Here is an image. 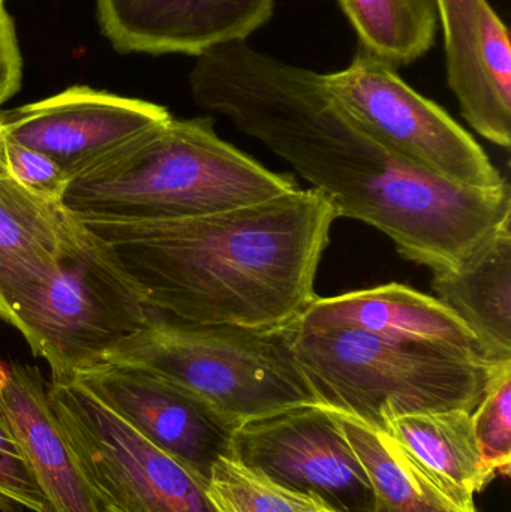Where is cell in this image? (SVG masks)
Wrapping results in <instances>:
<instances>
[{
    "instance_id": "obj_1",
    "label": "cell",
    "mask_w": 511,
    "mask_h": 512,
    "mask_svg": "<svg viewBox=\"0 0 511 512\" xmlns=\"http://www.w3.org/2000/svg\"><path fill=\"white\" fill-rule=\"evenodd\" d=\"M189 86L200 107L290 164L338 218L371 225L432 273L452 270L511 221L510 186L456 188L408 164L345 113L326 74L237 41L197 56Z\"/></svg>"
},
{
    "instance_id": "obj_2",
    "label": "cell",
    "mask_w": 511,
    "mask_h": 512,
    "mask_svg": "<svg viewBox=\"0 0 511 512\" xmlns=\"http://www.w3.org/2000/svg\"><path fill=\"white\" fill-rule=\"evenodd\" d=\"M336 219L320 192L299 188L200 218L80 221L165 318L281 328L318 297L315 277Z\"/></svg>"
},
{
    "instance_id": "obj_3",
    "label": "cell",
    "mask_w": 511,
    "mask_h": 512,
    "mask_svg": "<svg viewBox=\"0 0 511 512\" xmlns=\"http://www.w3.org/2000/svg\"><path fill=\"white\" fill-rule=\"evenodd\" d=\"M221 140L207 117L171 119L116 158L72 180L69 212L80 219L173 221L254 206L297 191Z\"/></svg>"
},
{
    "instance_id": "obj_4",
    "label": "cell",
    "mask_w": 511,
    "mask_h": 512,
    "mask_svg": "<svg viewBox=\"0 0 511 512\" xmlns=\"http://www.w3.org/2000/svg\"><path fill=\"white\" fill-rule=\"evenodd\" d=\"M291 348L321 406L383 433L405 415L453 409L473 414L492 382L511 367L437 343L297 322Z\"/></svg>"
},
{
    "instance_id": "obj_5",
    "label": "cell",
    "mask_w": 511,
    "mask_h": 512,
    "mask_svg": "<svg viewBox=\"0 0 511 512\" xmlns=\"http://www.w3.org/2000/svg\"><path fill=\"white\" fill-rule=\"evenodd\" d=\"M291 327L189 324L161 316L92 363L161 376L242 426L320 405L294 358Z\"/></svg>"
},
{
    "instance_id": "obj_6",
    "label": "cell",
    "mask_w": 511,
    "mask_h": 512,
    "mask_svg": "<svg viewBox=\"0 0 511 512\" xmlns=\"http://www.w3.org/2000/svg\"><path fill=\"white\" fill-rule=\"evenodd\" d=\"M161 316L110 246L84 224L50 273L0 295V318L20 331L51 376L98 360Z\"/></svg>"
},
{
    "instance_id": "obj_7",
    "label": "cell",
    "mask_w": 511,
    "mask_h": 512,
    "mask_svg": "<svg viewBox=\"0 0 511 512\" xmlns=\"http://www.w3.org/2000/svg\"><path fill=\"white\" fill-rule=\"evenodd\" d=\"M47 393L101 512H221L206 481L86 387L51 376Z\"/></svg>"
},
{
    "instance_id": "obj_8",
    "label": "cell",
    "mask_w": 511,
    "mask_h": 512,
    "mask_svg": "<svg viewBox=\"0 0 511 512\" xmlns=\"http://www.w3.org/2000/svg\"><path fill=\"white\" fill-rule=\"evenodd\" d=\"M326 81L345 113L408 164L456 188H509L482 146L440 105L411 89L395 66L359 47L350 65L326 74Z\"/></svg>"
},
{
    "instance_id": "obj_9",
    "label": "cell",
    "mask_w": 511,
    "mask_h": 512,
    "mask_svg": "<svg viewBox=\"0 0 511 512\" xmlns=\"http://www.w3.org/2000/svg\"><path fill=\"white\" fill-rule=\"evenodd\" d=\"M233 457L290 492L333 512H372L374 487L338 415L321 405L300 406L242 424Z\"/></svg>"
},
{
    "instance_id": "obj_10",
    "label": "cell",
    "mask_w": 511,
    "mask_h": 512,
    "mask_svg": "<svg viewBox=\"0 0 511 512\" xmlns=\"http://www.w3.org/2000/svg\"><path fill=\"white\" fill-rule=\"evenodd\" d=\"M173 119L167 108L87 86L0 111V131L75 180Z\"/></svg>"
},
{
    "instance_id": "obj_11",
    "label": "cell",
    "mask_w": 511,
    "mask_h": 512,
    "mask_svg": "<svg viewBox=\"0 0 511 512\" xmlns=\"http://www.w3.org/2000/svg\"><path fill=\"white\" fill-rule=\"evenodd\" d=\"M62 376L86 387L140 435L207 484L215 463L233 457L231 447L239 424L174 382L110 363L87 364Z\"/></svg>"
},
{
    "instance_id": "obj_12",
    "label": "cell",
    "mask_w": 511,
    "mask_h": 512,
    "mask_svg": "<svg viewBox=\"0 0 511 512\" xmlns=\"http://www.w3.org/2000/svg\"><path fill=\"white\" fill-rule=\"evenodd\" d=\"M99 26L120 53L189 54L246 41L275 0H95Z\"/></svg>"
},
{
    "instance_id": "obj_13",
    "label": "cell",
    "mask_w": 511,
    "mask_h": 512,
    "mask_svg": "<svg viewBox=\"0 0 511 512\" xmlns=\"http://www.w3.org/2000/svg\"><path fill=\"white\" fill-rule=\"evenodd\" d=\"M0 415L44 496L45 512H101L51 408L39 369L0 363Z\"/></svg>"
},
{
    "instance_id": "obj_14",
    "label": "cell",
    "mask_w": 511,
    "mask_h": 512,
    "mask_svg": "<svg viewBox=\"0 0 511 512\" xmlns=\"http://www.w3.org/2000/svg\"><path fill=\"white\" fill-rule=\"evenodd\" d=\"M297 324L311 328H351L380 336L420 340L458 349L495 363L473 331L440 300L399 283L315 298ZM507 364V363H506Z\"/></svg>"
},
{
    "instance_id": "obj_15",
    "label": "cell",
    "mask_w": 511,
    "mask_h": 512,
    "mask_svg": "<svg viewBox=\"0 0 511 512\" xmlns=\"http://www.w3.org/2000/svg\"><path fill=\"white\" fill-rule=\"evenodd\" d=\"M432 289L473 331L492 361L511 363V221L452 270L435 271Z\"/></svg>"
},
{
    "instance_id": "obj_16",
    "label": "cell",
    "mask_w": 511,
    "mask_h": 512,
    "mask_svg": "<svg viewBox=\"0 0 511 512\" xmlns=\"http://www.w3.org/2000/svg\"><path fill=\"white\" fill-rule=\"evenodd\" d=\"M81 227L65 204L33 197L0 164V295L50 273Z\"/></svg>"
},
{
    "instance_id": "obj_17",
    "label": "cell",
    "mask_w": 511,
    "mask_h": 512,
    "mask_svg": "<svg viewBox=\"0 0 511 512\" xmlns=\"http://www.w3.org/2000/svg\"><path fill=\"white\" fill-rule=\"evenodd\" d=\"M395 439L459 505L474 508V495L492 480L480 454L470 412H425L390 423Z\"/></svg>"
},
{
    "instance_id": "obj_18",
    "label": "cell",
    "mask_w": 511,
    "mask_h": 512,
    "mask_svg": "<svg viewBox=\"0 0 511 512\" xmlns=\"http://www.w3.org/2000/svg\"><path fill=\"white\" fill-rule=\"evenodd\" d=\"M336 415L371 478L372 512H477L476 507L459 505L395 439L347 415Z\"/></svg>"
},
{
    "instance_id": "obj_19",
    "label": "cell",
    "mask_w": 511,
    "mask_h": 512,
    "mask_svg": "<svg viewBox=\"0 0 511 512\" xmlns=\"http://www.w3.org/2000/svg\"><path fill=\"white\" fill-rule=\"evenodd\" d=\"M488 0H437L447 54V80L462 116L486 140L511 146V119L495 107L480 71L479 23Z\"/></svg>"
},
{
    "instance_id": "obj_20",
    "label": "cell",
    "mask_w": 511,
    "mask_h": 512,
    "mask_svg": "<svg viewBox=\"0 0 511 512\" xmlns=\"http://www.w3.org/2000/svg\"><path fill=\"white\" fill-rule=\"evenodd\" d=\"M359 35V47L389 65L425 56L435 41L437 0H338Z\"/></svg>"
},
{
    "instance_id": "obj_21",
    "label": "cell",
    "mask_w": 511,
    "mask_h": 512,
    "mask_svg": "<svg viewBox=\"0 0 511 512\" xmlns=\"http://www.w3.org/2000/svg\"><path fill=\"white\" fill-rule=\"evenodd\" d=\"M209 492L221 512H318L321 508L315 499L290 492L230 457L213 466Z\"/></svg>"
},
{
    "instance_id": "obj_22",
    "label": "cell",
    "mask_w": 511,
    "mask_h": 512,
    "mask_svg": "<svg viewBox=\"0 0 511 512\" xmlns=\"http://www.w3.org/2000/svg\"><path fill=\"white\" fill-rule=\"evenodd\" d=\"M483 463L491 474L509 475L511 466V367L500 373L473 414Z\"/></svg>"
},
{
    "instance_id": "obj_23",
    "label": "cell",
    "mask_w": 511,
    "mask_h": 512,
    "mask_svg": "<svg viewBox=\"0 0 511 512\" xmlns=\"http://www.w3.org/2000/svg\"><path fill=\"white\" fill-rule=\"evenodd\" d=\"M0 164L24 191L47 203L63 204L68 174L44 153L23 146L0 131Z\"/></svg>"
},
{
    "instance_id": "obj_24",
    "label": "cell",
    "mask_w": 511,
    "mask_h": 512,
    "mask_svg": "<svg viewBox=\"0 0 511 512\" xmlns=\"http://www.w3.org/2000/svg\"><path fill=\"white\" fill-rule=\"evenodd\" d=\"M480 71L497 110L511 119V47L509 29L489 2L479 23Z\"/></svg>"
},
{
    "instance_id": "obj_25",
    "label": "cell",
    "mask_w": 511,
    "mask_h": 512,
    "mask_svg": "<svg viewBox=\"0 0 511 512\" xmlns=\"http://www.w3.org/2000/svg\"><path fill=\"white\" fill-rule=\"evenodd\" d=\"M45 512V501L36 486L17 439L0 415V512Z\"/></svg>"
},
{
    "instance_id": "obj_26",
    "label": "cell",
    "mask_w": 511,
    "mask_h": 512,
    "mask_svg": "<svg viewBox=\"0 0 511 512\" xmlns=\"http://www.w3.org/2000/svg\"><path fill=\"white\" fill-rule=\"evenodd\" d=\"M23 80V57L14 20L0 0V107L17 95Z\"/></svg>"
},
{
    "instance_id": "obj_27",
    "label": "cell",
    "mask_w": 511,
    "mask_h": 512,
    "mask_svg": "<svg viewBox=\"0 0 511 512\" xmlns=\"http://www.w3.org/2000/svg\"><path fill=\"white\" fill-rule=\"evenodd\" d=\"M318 512H333V511L327 510L326 507H323V505H321L320 511H318Z\"/></svg>"
}]
</instances>
